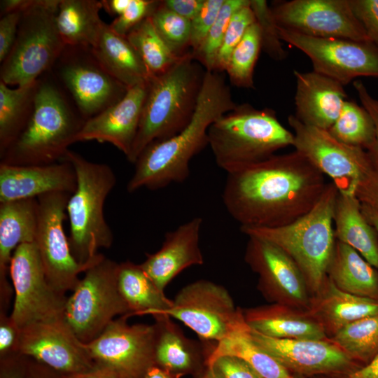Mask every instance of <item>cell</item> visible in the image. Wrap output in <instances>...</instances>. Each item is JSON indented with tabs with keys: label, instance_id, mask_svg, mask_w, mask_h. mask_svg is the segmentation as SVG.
<instances>
[{
	"label": "cell",
	"instance_id": "be15d7a7",
	"mask_svg": "<svg viewBox=\"0 0 378 378\" xmlns=\"http://www.w3.org/2000/svg\"><path fill=\"white\" fill-rule=\"evenodd\" d=\"M194 378H221L212 366L206 365Z\"/></svg>",
	"mask_w": 378,
	"mask_h": 378
},
{
	"label": "cell",
	"instance_id": "f35d334b",
	"mask_svg": "<svg viewBox=\"0 0 378 378\" xmlns=\"http://www.w3.org/2000/svg\"><path fill=\"white\" fill-rule=\"evenodd\" d=\"M262 50L260 29L255 22L232 51L225 71L232 85L241 88H254L253 71Z\"/></svg>",
	"mask_w": 378,
	"mask_h": 378
},
{
	"label": "cell",
	"instance_id": "94428289",
	"mask_svg": "<svg viewBox=\"0 0 378 378\" xmlns=\"http://www.w3.org/2000/svg\"><path fill=\"white\" fill-rule=\"evenodd\" d=\"M144 378H178L166 370L155 365L150 368Z\"/></svg>",
	"mask_w": 378,
	"mask_h": 378
},
{
	"label": "cell",
	"instance_id": "60d3db41",
	"mask_svg": "<svg viewBox=\"0 0 378 378\" xmlns=\"http://www.w3.org/2000/svg\"><path fill=\"white\" fill-rule=\"evenodd\" d=\"M248 3L249 0H225L202 46L192 53L194 58L206 71H214L218 52L231 18L237 10Z\"/></svg>",
	"mask_w": 378,
	"mask_h": 378
},
{
	"label": "cell",
	"instance_id": "681fc988",
	"mask_svg": "<svg viewBox=\"0 0 378 378\" xmlns=\"http://www.w3.org/2000/svg\"><path fill=\"white\" fill-rule=\"evenodd\" d=\"M20 330L6 312H0V358L18 352Z\"/></svg>",
	"mask_w": 378,
	"mask_h": 378
},
{
	"label": "cell",
	"instance_id": "5bb4252c",
	"mask_svg": "<svg viewBox=\"0 0 378 378\" xmlns=\"http://www.w3.org/2000/svg\"><path fill=\"white\" fill-rule=\"evenodd\" d=\"M71 195L53 192L37 198L38 225L34 243L38 248L45 274L50 286L66 295L78 284L79 274L93 262L82 265L73 256L63 223Z\"/></svg>",
	"mask_w": 378,
	"mask_h": 378
},
{
	"label": "cell",
	"instance_id": "6f0895ef",
	"mask_svg": "<svg viewBox=\"0 0 378 378\" xmlns=\"http://www.w3.org/2000/svg\"><path fill=\"white\" fill-rule=\"evenodd\" d=\"M347 378H378V354L368 365L347 374Z\"/></svg>",
	"mask_w": 378,
	"mask_h": 378
},
{
	"label": "cell",
	"instance_id": "2e32d148",
	"mask_svg": "<svg viewBox=\"0 0 378 378\" xmlns=\"http://www.w3.org/2000/svg\"><path fill=\"white\" fill-rule=\"evenodd\" d=\"M278 29L281 41L303 52L314 71L343 85L358 77H378V46L372 42L316 38Z\"/></svg>",
	"mask_w": 378,
	"mask_h": 378
},
{
	"label": "cell",
	"instance_id": "ee69618b",
	"mask_svg": "<svg viewBox=\"0 0 378 378\" xmlns=\"http://www.w3.org/2000/svg\"><path fill=\"white\" fill-rule=\"evenodd\" d=\"M225 0H204L200 10L190 21V50L196 52L214 24Z\"/></svg>",
	"mask_w": 378,
	"mask_h": 378
},
{
	"label": "cell",
	"instance_id": "603a6c76",
	"mask_svg": "<svg viewBox=\"0 0 378 378\" xmlns=\"http://www.w3.org/2000/svg\"><path fill=\"white\" fill-rule=\"evenodd\" d=\"M202 218L200 216L181 224L167 232L161 248L147 254L140 264L144 271L162 291L183 270L204 263L200 247Z\"/></svg>",
	"mask_w": 378,
	"mask_h": 378
},
{
	"label": "cell",
	"instance_id": "c3c4849f",
	"mask_svg": "<svg viewBox=\"0 0 378 378\" xmlns=\"http://www.w3.org/2000/svg\"><path fill=\"white\" fill-rule=\"evenodd\" d=\"M361 105L370 115L374 126V139L372 146L367 150L376 168L378 169V99L371 95L367 88L360 80L353 83Z\"/></svg>",
	"mask_w": 378,
	"mask_h": 378
},
{
	"label": "cell",
	"instance_id": "f1b7e54d",
	"mask_svg": "<svg viewBox=\"0 0 378 378\" xmlns=\"http://www.w3.org/2000/svg\"><path fill=\"white\" fill-rule=\"evenodd\" d=\"M36 198L0 203V282L7 281L15 249L34 242L38 225Z\"/></svg>",
	"mask_w": 378,
	"mask_h": 378
},
{
	"label": "cell",
	"instance_id": "ba28073f",
	"mask_svg": "<svg viewBox=\"0 0 378 378\" xmlns=\"http://www.w3.org/2000/svg\"><path fill=\"white\" fill-rule=\"evenodd\" d=\"M59 1L33 0L22 11L13 46L1 63L0 81L27 85L52 68L66 47L56 23Z\"/></svg>",
	"mask_w": 378,
	"mask_h": 378
},
{
	"label": "cell",
	"instance_id": "91938a15",
	"mask_svg": "<svg viewBox=\"0 0 378 378\" xmlns=\"http://www.w3.org/2000/svg\"><path fill=\"white\" fill-rule=\"evenodd\" d=\"M33 0H1L0 3L1 16L15 11H23Z\"/></svg>",
	"mask_w": 378,
	"mask_h": 378
},
{
	"label": "cell",
	"instance_id": "7402d4cb",
	"mask_svg": "<svg viewBox=\"0 0 378 378\" xmlns=\"http://www.w3.org/2000/svg\"><path fill=\"white\" fill-rule=\"evenodd\" d=\"M76 186L74 167L66 160L43 165L0 164V203L53 192L71 195Z\"/></svg>",
	"mask_w": 378,
	"mask_h": 378
},
{
	"label": "cell",
	"instance_id": "6da1fadb",
	"mask_svg": "<svg viewBox=\"0 0 378 378\" xmlns=\"http://www.w3.org/2000/svg\"><path fill=\"white\" fill-rule=\"evenodd\" d=\"M326 184L325 176L295 150L227 174L222 199L240 227H277L307 214Z\"/></svg>",
	"mask_w": 378,
	"mask_h": 378
},
{
	"label": "cell",
	"instance_id": "d6986e66",
	"mask_svg": "<svg viewBox=\"0 0 378 378\" xmlns=\"http://www.w3.org/2000/svg\"><path fill=\"white\" fill-rule=\"evenodd\" d=\"M20 330L18 352L62 374L83 372L95 366L85 344L64 318L34 322Z\"/></svg>",
	"mask_w": 378,
	"mask_h": 378
},
{
	"label": "cell",
	"instance_id": "e7e4bbea",
	"mask_svg": "<svg viewBox=\"0 0 378 378\" xmlns=\"http://www.w3.org/2000/svg\"><path fill=\"white\" fill-rule=\"evenodd\" d=\"M309 378H347V374H326L314 376Z\"/></svg>",
	"mask_w": 378,
	"mask_h": 378
},
{
	"label": "cell",
	"instance_id": "484cf974",
	"mask_svg": "<svg viewBox=\"0 0 378 378\" xmlns=\"http://www.w3.org/2000/svg\"><path fill=\"white\" fill-rule=\"evenodd\" d=\"M156 326L155 365L178 378L195 376L205 366L211 348L187 337L171 317L162 314L153 316Z\"/></svg>",
	"mask_w": 378,
	"mask_h": 378
},
{
	"label": "cell",
	"instance_id": "8d00e7d4",
	"mask_svg": "<svg viewBox=\"0 0 378 378\" xmlns=\"http://www.w3.org/2000/svg\"><path fill=\"white\" fill-rule=\"evenodd\" d=\"M360 367L378 354V314L355 321L329 339Z\"/></svg>",
	"mask_w": 378,
	"mask_h": 378
},
{
	"label": "cell",
	"instance_id": "3957f363",
	"mask_svg": "<svg viewBox=\"0 0 378 378\" xmlns=\"http://www.w3.org/2000/svg\"><path fill=\"white\" fill-rule=\"evenodd\" d=\"M206 70L191 51L147 83L138 132L127 160L136 162L150 143L170 138L190 122Z\"/></svg>",
	"mask_w": 378,
	"mask_h": 378
},
{
	"label": "cell",
	"instance_id": "ab89813d",
	"mask_svg": "<svg viewBox=\"0 0 378 378\" xmlns=\"http://www.w3.org/2000/svg\"><path fill=\"white\" fill-rule=\"evenodd\" d=\"M159 35L177 55L183 56L190 48V21L165 7L162 1L150 15Z\"/></svg>",
	"mask_w": 378,
	"mask_h": 378
},
{
	"label": "cell",
	"instance_id": "680465c9",
	"mask_svg": "<svg viewBox=\"0 0 378 378\" xmlns=\"http://www.w3.org/2000/svg\"><path fill=\"white\" fill-rule=\"evenodd\" d=\"M132 0H102V8L110 15L118 17L127 8ZM115 17V18H116Z\"/></svg>",
	"mask_w": 378,
	"mask_h": 378
},
{
	"label": "cell",
	"instance_id": "816d5d0a",
	"mask_svg": "<svg viewBox=\"0 0 378 378\" xmlns=\"http://www.w3.org/2000/svg\"><path fill=\"white\" fill-rule=\"evenodd\" d=\"M356 195L360 202L378 212V169H372L359 183Z\"/></svg>",
	"mask_w": 378,
	"mask_h": 378
},
{
	"label": "cell",
	"instance_id": "b9f144b4",
	"mask_svg": "<svg viewBox=\"0 0 378 378\" xmlns=\"http://www.w3.org/2000/svg\"><path fill=\"white\" fill-rule=\"evenodd\" d=\"M250 7L260 29L262 50L274 60L284 59L287 52L283 48L278 25L267 2L250 0Z\"/></svg>",
	"mask_w": 378,
	"mask_h": 378
},
{
	"label": "cell",
	"instance_id": "bcb514c9",
	"mask_svg": "<svg viewBox=\"0 0 378 378\" xmlns=\"http://www.w3.org/2000/svg\"><path fill=\"white\" fill-rule=\"evenodd\" d=\"M349 3L370 41L378 46V0H349Z\"/></svg>",
	"mask_w": 378,
	"mask_h": 378
},
{
	"label": "cell",
	"instance_id": "7a4b0ae2",
	"mask_svg": "<svg viewBox=\"0 0 378 378\" xmlns=\"http://www.w3.org/2000/svg\"><path fill=\"white\" fill-rule=\"evenodd\" d=\"M237 104L220 72H205L195 113L188 125L174 136L148 144L134 162L126 189L155 190L181 183L190 175V162L208 142L209 126Z\"/></svg>",
	"mask_w": 378,
	"mask_h": 378
},
{
	"label": "cell",
	"instance_id": "db71d44e",
	"mask_svg": "<svg viewBox=\"0 0 378 378\" xmlns=\"http://www.w3.org/2000/svg\"><path fill=\"white\" fill-rule=\"evenodd\" d=\"M204 0H163L170 10L191 21L200 10Z\"/></svg>",
	"mask_w": 378,
	"mask_h": 378
},
{
	"label": "cell",
	"instance_id": "52a82bcc",
	"mask_svg": "<svg viewBox=\"0 0 378 378\" xmlns=\"http://www.w3.org/2000/svg\"><path fill=\"white\" fill-rule=\"evenodd\" d=\"M62 160L72 164L77 179L76 189L66 206L71 251L78 262L90 264L100 255L98 249L108 248L113 243V235L105 220L104 206L116 184V176L108 164L90 162L71 150Z\"/></svg>",
	"mask_w": 378,
	"mask_h": 378
},
{
	"label": "cell",
	"instance_id": "9a60e30c",
	"mask_svg": "<svg viewBox=\"0 0 378 378\" xmlns=\"http://www.w3.org/2000/svg\"><path fill=\"white\" fill-rule=\"evenodd\" d=\"M128 314L113 320L94 340L84 343L95 365L111 369L125 378H144L155 365L156 326L130 325Z\"/></svg>",
	"mask_w": 378,
	"mask_h": 378
},
{
	"label": "cell",
	"instance_id": "4fadbf2b",
	"mask_svg": "<svg viewBox=\"0 0 378 378\" xmlns=\"http://www.w3.org/2000/svg\"><path fill=\"white\" fill-rule=\"evenodd\" d=\"M55 64L59 81L85 120L118 102L127 92L100 64L90 47L66 46Z\"/></svg>",
	"mask_w": 378,
	"mask_h": 378
},
{
	"label": "cell",
	"instance_id": "d6a6232c",
	"mask_svg": "<svg viewBox=\"0 0 378 378\" xmlns=\"http://www.w3.org/2000/svg\"><path fill=\"white\" fill-rule=\"evenodd\" d=\"M118 288L130 311V316H154L164 314L172 305V300L165 296L140 264L128 260L119 263Z\"/></svg>",
	"mask_w": 378,
	"mask_h": 378
},
{
	"label": "cell",
	"instance_id": "44dd1931",
	"mask_svg": "<svg viewBox=\"0 0 378 378\" xmlns=\"http://www.w3.org/2000/svg\"><path fill=\"white\" fill-rule=\"evenodd\" d=\"M147 83L128 88L121 100L85 120L76 141L107 142L122 152L127 158L138 132Z\"/></svg>",
	"mask_w": 378,
	"mask_h": 378
},
{
	"label": "cell",
	"instance_id": "6125c7cd",
	"mask_svg": "<svg viewBox=\"0 0 378 378\" xmlns=\"http://www.w3.org/2000/svg\"><path fill=\"white\" fill-rule=\"evenodd\" d=\"M362 212L368 221L374 227L378 234V212L367 204L361 203Z\"/></svg>",
	"mask_w": 378,
	"mask_h": 378
},
{
	"label": "cell",
	"instance_id": "277c9868",
	"mask_svg": "<svg viewBox=\"0 0 378 378\" xmlns=\"http://www.w3.org/2000/svg\"><path fill=\"white\" fill-rule=\"evenodd\" d=\"M85 120L55 82L41 77L33 111L23 131L0 156V164L28 166L62 161Z\"/></svg>",
	"mask_w": 378,
	"mask_h": 378
},
{
	"label": "cell",
	"instance_id": "4dcf8cb0",
	"mask_svg": "<svg viewBox=\"0 0 378 378\" xmlns=\"http://www.w3.org/2000/svg\"><path fill=\"white\" fill-rule=\"evenodd\" d=\"M327 276L344 292L378 301V270L347 244L336 240Z\"/></svg>",
	"mask_w": 378,
	"mask_h": 378
},
{
	"label": "cell",
	"instance_id": "f546056e",
	"mask_svg": "<svg viewBox=\"0 0 378 378\" xmlns=\"http://www.w3.org/2000/svg\"><path fill=\"white\" fill-rule=\"evenodd\" d=\"M91 49L104 69L127 88L147 83L150 78L143 61L127 38L113 32L105 22Z\"/></svg>",
	"mask_w": 378,
	"mask_h": 378
},
{
	"label": "cell",
	"instance_id": "f6af8a7d",
	"mask_svg": "<svg viewBox=\"0 0 378 378\" xmlns=\"http://www.w3.org/2000/svg\"><path fill=\"white\" fill-rule=\"evenodd\" d=\"M160 1L132 0L127 8L108 24L115 34L126 35L144 19L150 16Z\"/></svg>",
	"mask_w": 378,
	"mask_h": 378
},
{
	"label": "cell",
	"instance_id": "f907efd6",
	"mask_svg": "<svg viewBox=\"0 0 378 378\" xmlns=\"http://www.w3.org/2000/svg\"><path fill=\"white\" fill-rule=\"evenodd\" d=\"M22 11L1 16L0 20V62L4 61L15 43Z\"/></svg>",
	"mask_w": 378,
	"mask_h": 378
},
{
	"label": "cell",
	"instance_id": "cb8c5ba5",
	"mask_svg": "<svg viewBox=\"0 0 378 378\" xmlns=\"http://www.w3.org/2000/svg\"><path fill=\"white\" fill-rule=\"evenodd\" d=\"M293 74L296 80L294 115L304 125L328 130L347 99L344 85L314 70H294Z\"/></svg>",
	"mask_w": 378,
	"mask_h": 378
},
{
	"label": "cell",
	"instance_id": "7dc6e473",
	"mask_svg": "<svg viewBox=\"0 0 378 378\" xmlns=\"http://www.w3.org/2000/svg\"><path fill=\"white\" fill-rule=\"evenodd\" d=\"M209 365L221 378H262L245 361L234 356H220Z\"/></svg>",
	"mask_w": 378,
	"mask_h": 378
},
{
	"label": "cell",
	"instance_id": "e575fe53",
	"mask_svg": "<svg viewBox=\"0 0 378 378\" xmlns=\"http://www.w3.org/2000/svg\"><path fill=\"white\" fill-rule=\"evenodd\" d=\"M38 84V80L12 88L0 81V156L27 125L33 111Z\"/></svg>",
	"mask_w": 378,
	"mask_h": 378
},
{
	"label": "cell",
	"instance_id": "f5cc1de1",
	"mask_svg": "<svg viewBox=\"0 0 378 378\" xmlns=\"http://www.w3.org/2000/svg\"><path fill=\"white\" fill-rule=\"evenodd\" d=\"M29 358L19 353L0 358V378H26Z\"/></svg>",
	"mask_w": 378,
	"mask_h": 378
},
{
	"label": "cell",
	"instance_id": "4316f807",
	"mask_svg": "<svg viewBox=\"0 0 378 378\" xmlns=\"http://www.w3.org/2000/svg\"><path fill=\"white\" fill-rule=\"evenodd\" d=\"M242 312L250 329L267 337L329 340L320 325L304 309L271 303Z\"/></svg>",
	"mask_w": 378,
	"mask_h": 378
},
{
	"label": "cell",
	"instance_id": "74e56055",
	"mask_svg": "<svg viewBox=\"0 0 378 378\" xmlns=\"http://www.w3.org/2000/svg\"><path fill=\"white\" fill-rule=\"evenodd\" d=\"M328 132L339 141L368 150L374 139V126L366 109L346 99Z\"/></svg>",
	"mask_w": 378,
	"mask_h": 378
},
{
	"label": "cell",
	"instance_id": "30bf717a",
	"mask_svg": "<svg viewBox=\"0 0 378 378\" xmlns=\"http://www.w3.org/2000/svg\"><path fill=\"white\" fill-rule=\"evenodd\" d=\"M288 122L295 150L330 177L340 193L356 194L359 183L376 167L366 150L339 141L328 130L304 125L294 115Z\"/></svg>",
	"mask_w": 378,
	"mask_h": 378
},
{
	"label": "cell",
	"instance_id": "d590c367",
	"mask_svg": "<svg viewBox=\"0 0 378 378\" xmlns=\"http://www.w3.org/2000/svg\"><path fill=\"white\" fill-rule=\"evenodd\" d=\"M125 37L141 57L150 78L165 72L182 57L176 55L161 38L150 15Z\"/></svg>",
	"mask_w": 378,
	"mask_h": 378
},
{
	"label": "cell",
	"instance_id": "83f0119b",
	"mask_svg": "<svg viewBox=\"0 0 378 378\" xmlns=\"http://www.w3.org/2000/svg\"><path fill=\"white\" fill-rule=\"evenodd\" d=\"M333 225L336 240L353 248L378 270V234L363 215L356 194L338 192Z\"/></svg>",
	"mask_w": 378,
	"mask_h": 378
},
{
	"label": "cell",
	"instance_id": "7c38bea8",
	"mask_svg": "<svg viewBox=\"0 0 378 378\" xmlns=\"http://www.w3.org/2000/svg\"><path fill=\"white\" fill-rule=\"evenodd\" d=\"M9 275L15 296L10 315L20 329L34 322L64 318L68 297L48 281L34 242L20 244L15 249Z\"/></svg>",
	"mask_w": 378,
	"mask_h": 378
},
{
	"label": "cell",
	"instance_id": "836d02e7",
	"mask_svg": "<svg viewBox=\"0 0 378 378\" xmlns=\"http://www.w3.org/2000/svg\"><path fill=\"white\" fill-rule=\"evenodd\" d=\"M225 356H234L243 360L262 378H298L291 374L275 358L253 341L248 326L216 342L210 350L206 365Z\"/></svg>",
	"mask_w": 378,
	"mask_h": 378
},
{
	"label": "cell",
	"instance_id": "8992f818",
	"mask_svg": "<svg viewBox=\"0 0 378 378\" xmlns=\"http://www.w3.org/2000/svg\"><path fill=\"white\" fill-rule=\"evenodd\" d=\"M338 190L328 183L320 199L305 215L277 227H240L248 237L267 240L283 250L302 272L310 296L321 286L335 246L333 211Z\"/></svg>",
	"mask_w": 378,
	"mask_h": 378
},
{
	"label": "cell",
	"instance_id": "9c48e42d",
	"mask_svg": "<svg viewBox=\"0 0 378 378\" xmlns=\"http://www.w3.org/2000/svg\"><path fill=\"white\" fill-rule=\"evenodd\" d=\"M118 268L101 254L67 298L64 319L83 343L97 337L117 316H130L118 288Z\"/></svg>",
	"mask_w": 378,
	"mask_h": 378
},
{
	"label": "cell",
	"instance_id": "ac0fdd59",
	"mask_svg": "<svg viewBox=\"0 0 378 378\" xmlns=\"http://www.w3.org/2000/svg\"><path fill=\"white\" fill-rule=\"evenodd\" d=\"M244 260L258 274V289L267 300L307 309L310 294L304 278L279 247L263 239L248 237Z\"/></svg>",
	"mask_w": 378,
	"mask_h": 378
},
{
	"label": "cell",
	"instance_id": "1f68e13d",
	"mask_svg": "<svg viewBox=\"0 0 378 378\" xmlns=\"http://www.w3.org/2000/svg\"><path fill=\"white\" fill-rule=\"evenodd\" d=\"M102 8L101 1H59L56 23L66 46H94L104 23L99 15Z\"/></svg>",
	"mask_w": 378,
	"mask_h": 378
},
{
	"label": "cell",
	"instance_id": "9f6ffc18",
	"mask_svg": "<svg viewBox=\"0 0 378 378\" xmlns=\"http://www.w3.org/2000/svg\"><path fill=\"white\" fill-rule=\"evenodd\" d=\"M62 376V378H125L111 369L98 365L88 371Z\"/></svg>",
	"mask_w": 378,
	"mask_h": 378
},
{
	"label": "cell",
	"instance_id": "8fae6325",
	"mask_svg": "<svg viewBox=\"0 0 378 378\" xmlns=\"http://www.w3.org/2000/svg\"><path fill=\"white\" fill-rule=\"evenodd\" d=\"M164 314L183 323L206 341L220 342L248 326L226 288L201 279L181 288Z\"/></svg>",
	"mask_w": 378,
	"mask_h": 378
},
{
	"label": "cell",
	"instance_id": "5b68a950",
	"mask_svg": "<svg viewBox=\"0 0 378 378\" xmlns=\"http://www.w3.org/2000/svg\"><path fill=\"white\" fill-rule=\"evenodd\" d=\"M208 142L217 166L230 174L293 146L294 134L281 125L273 109L242 104L209 126Z\"/></svg>",
	"mask_w": 378,
	"mask_h": 378
},
{
	"label": "cell",
	"instance_id": "7bdbcfd3",
	"mask_svg": "<svg viewBox=\"0 0 378 378\" xmlns=\"http://www.w3.org/2000/svg\"><path fill=\"white\" fill-rule=\"evenodd\" d=\"M255 22L249 3L237 10L229 22L222 44L218 52L214 71H225L230 57L244 37L248 28Z\"/></svg>",
	"mask_w": 378,
	"mask_h": 378
},
{
	"label": "cell",
	"instance_id": "11a10c76",
	"mask_svg": "<svg viewBox=\"0 0 378 378\" xmlns=\"http://www.w3.org/2000/svg\"><path fill=\"white\" fill-rule=\"evenodd\" d=\"M26 378H62V374L29 358Z\"/></svg>",
	"mask_w": 378,
	"mask_h": 378
},
{
	"label": "cell",
	"instance_id": "e0dca14e",
	"mask_svg": "<svg viewBox=\"0 0 378 378\" xmlns=\"http://www.w3.org/2000/svg\"><path fill=\"white\" fill-rule=\"evenodd\" d=\"M270 8L280 28L316 38L370 41L349 0H291Z\"/></svg>",
	"mask_w": 378,
	"mask_h": 378
},
{
	"label": "cell",
	"instance_id": "ffe728a7",
	"mask_svg": "<svg viewBox=\"0 0 378 378\" xmlns=\"http://www.w3.org/2000/svg\"><path fill=\"white\" fill-rule=\"evenodd\" d=\"M250 335L259 347L298 378L349 374L361 368L330 340L278 339L251 329Z\"/></svg>",
	"mask_w": 378,
	"mask_h": 378
},
{
	"label": "cell",
	"instance_id": "d4e9b609",
	"mask_svg": "<svg viewBox=\"0 0 378 378\" xmlns=\"http://www.w3.org/2000/svg\"><path fill=\"white\" fill-rule=\"evenodd\" d=\"M330 339L349 323L378 314V301L339 289L327 276L306 309Z\"/></svg>",
	"mask_w": 378,
	"mask_h": 378
}]
</instances>
